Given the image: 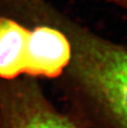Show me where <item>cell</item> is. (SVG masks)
Listing matches in <instances>:
<instances>
[{
	"label": "cell",
	"instance_id": "cell-1",
	"mask_svg": "<svg viewBox=\"0 0 127 128\" xmlns=\"http://www.w3.org/2000/svg\"><path fill=\"white\" fill-rule=\"evenodd\" d=\"M72 74L108 128H127V45L69 30Z\"/></svg>",
	"mask_w": 127,
	"mask_h": 128
},
{
	"label": "cell",
	"instance_id": "cell-2",
	"mask_svg": "<svg viewBox=\"0 0 127 128\" xmlns=\"http://www.w3.org/2000/svg\"><path fill=\"white\" fill-rule=\"evenodd\" d=\"M0 128H80L34 87L10 85L0 93Z\"/></svg>",
	"mask_w": 127,
	"mask_h": 128
},
{
	"label": "cell",
	"instance_id": "cell-3",
	"mask_svg": "<svg viewBox=\"0 0 127 128\" xmlns=\"http://www.w3.org/2000/svg\"><path fill=\"white\" fill-rule=\"evenodd\" d=\"M71 55L70 40L63 32L48 25L37 26L29 30L24 72L55 77L70 63Z\"/></svg>",
	"mask_w": 127,
	"mask_h": 128
},
{
	"label": "cell",
	"instance_id": "cell-4",
	"mask_svg": "<svg viewBox=\"0 0 127 128\" xmlns=\"http://www.w3.org/2000/svg\"><path fill=\"white\" fill-rule=\"evenodd\" d=\"M29 30L9 18H0V78L14 79L24 72Z\"/></svg>",
	"mask_w": 127,
	"mask_h": 128
},
{
	"label": "cell",
	"instance_id": "cell-5",
	"mask_svg": "<svg viewBox=\"0 0 127 128\" xmlns=\"http://www.w3.org/2000/svg\"><path fill=\"white\" fill-rule=\"evenodd\" d=\"M109 1L113 2L114 4L118 5L119 7L123 8L124 10H126V11H127V0H109Z\"/></svg>",
	"mask_w": 127,
	"mask_h": 128
}]
</instances>
